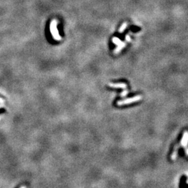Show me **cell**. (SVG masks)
I'll list each match as a JSON object with an SVG mask.
<instances>
[{
  "label": "cell",
  "mask_w": 188,
  "mask_h": 188,
  "mask_svg": "<svg viewBox=\"0 0 188 188\" xmlns=\"http://www.w3.org/2000/svg\"><path fill=\"white\" fill-rule=\"evenodd\" d=\"M124 47H125V43H122L121 45H118V48H117L116 50H114V53L117 54L118 52H120V51H121V50H122V49L124 48Z\"/></svg>",
  "instance_id": "8992f818"
},
{
  "label": "cell",
  "mask_w": 188,
  "mask_h": 188,
  "mask_svg": "<svg viewBox=\"0 0 188 188\" xmlns=\"http://www.w3.org/2000/svg\"><path fill=\"white\" fill-rule=\"evenodd\" d=\"M128 90H125L123 92L121 93V96H122V97H125V96L128 95Z\"/></svg>",
  "instance_id": "9c48e42d"
},
{
  "label": "cell",
  "mask_w": 188,
  "mask_h": 188,
  "mask_svg": "<svg viewBox=\"0 0 188 188\" xmlns=\"http://www.w3.org/2000/svg\"><path fill=\"white\" fill-rule=\"evenodd\" d=\"M177 155H178V150H177L176 146V149H175L174 153H173V154H172V155H171V159H172L173 160H176V158L177 157Z\"/></svg>",
  "instance_id": "52a82bcc"
},
{
  "label": "cell",
  "mask_w": 188,
  "mask_h": 188,
  "mask_svg": "<svg viewBox=\"0 0 188 188\" xmlns=\"http://www.w3.org/2000/svg\"><path fill=\"white\" fill-rule=\"evenodd\" d=\"M56 25H57V23L56 20H53L51 24V32L53 35L54 38L57 40H61V37L60 36V35L59 34V32L56 28Z\"/></svg>",
  "instance_id": "7a4b0ae2"
},
{
  "label": "cell",
  "mask_w": 188,
  "mask_h": 188,
  "mask_svg": "<svg viewBox=\"0 0 188 188\" xmlns=\"http://www.w3.org/2000/svg\"><path fill=\"white\" fill-rule=\"evenodd\" d=\"M126 40H128V42H130V41L131 40V39H130V38L129 36H126Z\"/></svg>",
  "instance_id": "30bf717a"
},
{
  "label": "cell",
  "mask_w": 188,
  "mask_h": 188,
  "mask_svg": "<svg viewBox=\"0 0 188 188\" xmlns=\"http://www.w3.org/2000/svg\"><path fill=\"white\" fill-rule=\"evenodd\" d=\"M187 141H188V133L187 131H185L182 135V139H181V145L184 146L185 149L187 147Z\"/></svg>",
  "instance_id": "277c9868"
},
{
  "label": "cell",
  "mask_w": 188,
  "mask_h": 188,
  "mask_svg": "<svg viewBox=\"0 0 188 188\" xmlns=\"http://www.w3.org/2000/svg\"><path fill=\"white\" fill-rule=\"evenodd\" d=\"M127 27H128V24H127L126 23H123L122 25H121V27H120V29H119V30H118V32L119 33H123L124 31H125V29L127 28Z\"/></svg>",
  "instance_id": "5b68a950"
},
{
  "label": "cell",
  "mask_w": 188,
  "mask_h": 188,
  "mask_svg": "<svg viewBox=\"0 0 188 188\" xmlns=\"http://www.w3.org/2000/svg\"><path fill=\"white\" fill-rule=\"evenodd\" d=\"M112 41L114 44H116V45H121V43H122V42H121V40H120V39L118 38H114L112 39Z\"/></svg>",
  "instance_id": "ba28073f"
},
{
  "label": "cell",
  "mask_w": 188,
  "mask_h": 188,
  "mask_svg": "<svg viewBox=\"0 0 188 188\" xmlns=\"http://www.w3.org/2000/svg\"><path fill=\"white\" fill-rule=\"evenodd\" d=\"M109 87L111 88H115V89H125L127 88V85L125 83H110L109 84Z\"/></svg>",
  "instance_id": "3957f363"
},
{
  "label": "cell",
  "mask_w": 188,
  "mask_h": 188,
  "mask_svg": "<svg viewBox=\"0 0 188 188\" xmlns=\"http://www.w3.org/2000/svg\"><path fill=\"white\" fill-rule=\"evenodd\" d=\"M141 98H142V97L141 96H136L132 97V98L124 99V100H118L117 102V105L118 106H122V105H125L131 104V103H133V102L140 101Z\"/></svg>",
  "instance_id": "6da1fadb"
}]
</instances>
